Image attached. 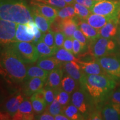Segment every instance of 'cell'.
I'll return each instance as SVG.
<instances>
[{
  "label": "cell",
  "mask_w": 120,
  "mask_h": 120,
  "mask_svg": "<svg viewBox=\"0 0 120 120\" xmlns=\"http://www.w3.org/2000/svg\"><path fill=\"white\" fill-rule=\"evenodd\" d=\"M76 82L77 81L75 79L67 74L62 78L61 81V87L66 92L70 94L76 90L77 88Z\"/></svg>",
  "instance_id": "obj_28"
},
{
  "label": "cell",
  "mask_w": 120,
  "mask_h": 120,
  "mask_svg": "<svg viewBox=\"0 0 120 120\" xmlns=\"http://www.w3.org/2000/svg\"><path fill=\"white\" fill-rule=\"evenodd\" d=\"M116 40L99 37L95 40L91 41L89 52L94 58H97L113 54L117 50Z\"/></svg>",
  "instance_id": "obj_4"
},
{
  "label": "cell",
  "mask_w": 120,
  "mask_h": 120,
  "mask_svg": "<svg viewBox=\"0 0 120 120\" xmlns=\"http://www.w3.org/2000/svg\"><path fill=\"white\" fill-rule=\"evenodd\" d=\"M55 32L52 30H49L47 32L43 34L42 41L49 46V47H56L55 42V38H54Z\"/></svg>",
  "instance_id": "obj_36"
},
{
  "label": "cell",
  "mask_w": 120,
  "mask_h": 120,
  "mask_svg": "<svg viewBox=\"0 0 120 120\" xmlns=\"http://www.w3.org/2000/svg\"><path fill=\"white\" fill-rule=\"evenodd\" d=\"M110 98L111 101L120 104V87L111 93Z\"/></svg>",
  "instance_id": "obj_41"
},
{
  "label": "cell",
  "mask_w": 120,
  "mask_h": 120,
  "mask_svg": "<svg viewBox=\"0 0 120 120\" xmlns=\"http://www.w3.org/2000/svg\"><path fill=\"white\" fill-rule=\"evenodd\" d=\"M34 35L28 32L26 24L18 23L16 30V41L32 42Z\"/></svg>",
  "instance_id": "obj_23"
},
{
  "label": "cell",
  "mask_w": 120,
  "mask_h": 120,
  "mask_svg": "<svg viewBox=\"0 0 120 120\" xmlns=\"http://www.w3.org/2000/svg\"><path fill=\"white\" fill-rule=\"evenodd\" d=\"M62 66L66 74L71 76L80 84L81 83L85 73L82 71L77 61L64 62Z\"/></svg>",
  "instance_id": "obj_12"
},
{
  "label": "cell",
  "mask_w": 120,
  "mask_h": 120,
  "mask_svg": "<svg viewBox=\"0 0 120 120\" xmlns=\"http://www.w3.org/2000/svg\"><path fill=\"white\" fill-rule=\"evenodd\" d=\"M73 38L78 40L84 47L86 48L87 47V45L88 40L79 28H78L77 30H76L75 31L73 35Z\"/></svg>",
  "instance_id": "obj_39"
},
{
  "label": "cell",
  "mask_w": 120,
  "mask_h": 120,
  "mask_svg": "<svg viewBox=\"0 0 120 120\" xmlns=\"http://www.w3.org/2000/svg\"><path fill=\"white\" fill-rule=\"evenodd\" d=\"M17 23L1 19L0 20V41L1 45L8 46L16 42Z\"/></svg>",
  "instance_id": "obj_7"
},
{
  "label": "cell",
  "mask_w": 120,
  "mask_h": 120,
  "mask_svg": "<svg viewBox=\"0 0 120 120\" xmlns=\"http://www.w3.org/2000/svg\"><path fill=\"white\" fill-rule=\"evenodd\" d=\"M92 13L112 19H120V0H101L97 1L91 9Z\"/></svg>",
  "instance_id": "obj_5"
},
{
  "label": "cell",
  "mask_w": 120,
  "mask_h": 120,
  "mask_svg": "<svg viewBox=\"0 0 120 120\" xmlns=\"http://www.w3.org/2000/svg\"><path fill=\"white\" fill-rule=\"evenodd\" d=\"M64 70L61 68L55 69L49 73L46 86L51 88L54 91L61 88V81L64 76Z\"/></svg>",
  "instance_id": "obj_17"
},
{
  "label": "cell",
  "mask_w": 120,
  "mask_h": 120,
  "mask_svg": "<svg viewBox=\"0 0 120 120\" xmlns=\"http://www.w3.org/2000/svg\"><path fill=\"white\" fill-rule=\"evenodd\" d=\"M80 19L76 16L71 19H62L61 21V31L67 37L73 38L75 31L79 28V23Z\"/></svg>",
  "instance_id": "obj_20"
},
{
  "label": "cell",
  "mask_w": 120,
  "mask_h": 120,
  "mask_svg": "<svg viewBox=\"0 0 120 120\" xmlns=\"http://www.w3.org/2000/svg\"><path fill=\"white\" fill-rule=\"evenodd\" d=\"M1 71L13 81L21 82L26 79L27 70L25 63L10 45L1 52Z\"/></svg>",
  "instance_id": "obj_1"
},
{
  "label": "cell",
  "mask_w": 120,
  "mask_h": 120,
  "mask_svg": "<svg viewBox=\"0 0 120 120\" xmlns=\"http://www.w3.org/2000/svg\"><path fill=\"white\" fill-rule=\"evenodd\" d=\"M77 62L80 66L82 71L87 75H107L97 61L96 58L92 61L85 62L79 61Z\"/></svg>",
  "instance_id": "obj_15"
},
{
  "label": "cell",
  "mask_w": 120,
  "mask_h": 120,
  "mask_svg": "<svg viewBox=\"0 0 120 120\" xmlns=\"http://www.w3.org/2000/svg\"><path fill=\"white\" fill-rule=\"evenodd\" d=\"M30 100H31V103H32L34 114L40 115L45 111V109L47 107L46 101L42 100L41 99L36 98L33 95L31 96Z\"/></svg>",
  "instance_id": "obj_30"
},
{
  "label": "cell",
  "mask_w": 120,
  "mask_h": 120,
  "mask_svg": "<svg viewBox=\"0 0 120 120\" xmlns=\"http://www.w3.org/2000/svg\"><path fill=\"white\" fill-rule=\"evenodd\" d=\"M62 62L55 57H40L36 61V65L45 71L50 72L55 69L61 67L63 64Z\"/></svg>",
  "instance_id": "obj_19"
},
{
  "label": "cell",
  "mask_w": 120,
  "mask_h": 120,
  "mask_svg": "<svg viewBox=\"0 0 120 120\" xmlns=\"http://www.w3.org/2000/svg\"><path fill=\"white\" fill-rule=\"evenodd\" d=\"M32 12L33 20L35 22L36 25L39 30L43 34L49 31L50 28L51 22L45 17L42 16L36 12Z\"/></svg>",
  "instance_id": "obj_25"
},
{
  "label": "cell",
  "mask_w": 120,
  "mask_h": 120,
  "mask_svg": "<svg viewBox=\"0 0 120 120\" xmlns=\"http://www.w3.org/2000/svg\"><path fill=\"white\" fill-rule=\"evenodd\" d=\"M86 90L83 87L77 90L72 96L71 102L84 116L87 115L90 111V102L88 100Z\"/></svg>",
  "instance_id": "obj_9"
},
{
  "label": "cell",
  "mask_w": 120,
  "mask_h": 120,
  "mask_svg": "<svg viewBox=\"0 0 120 120\" xmlns=\"http://www.w3.org/2000/svg\"><path fill=\"white\" fill-rule=\"evenodd\" d=\"M54 38H55V42L56 47L57 49L63 47V45L64 40H65L66 36L64 34L62 31L55 32L54 34Z\"/></svg>",
  "instance_id": "obj_38"
},
{
  "label": "cell",
  "mask_w": 120,
  "mask_h": 120,
  "mask_svg": "<svg viewBox=\"0 0 120 120\" xmlns=\"http://www.w3.org/2000/svg\"><path fill=\"white\" fill-rule=\"evenodd\" d=\"M76 16V14L73 4H68L64 8L58 10L57 17L61 19H71Z\"/></svg>",
  "instance_id": "obj_31"
},
{
  "label": "cell",
  "mask_w": 120,
  "mask_h": 120,
  "mask_svg": "<svg viewBox=\"0 0 120 120\" xmlns=\"http://www.w3.org/2000/svg\"><path fill=\"white\" fill-rule=\"evenodd\" d=\"M55 92V96L58 101L59 102L61 106H62L63 109L67 106L70 102V94L64 91L62 88L54 91Z\"/></svg>",
  "instance_id": "obj_32"
},
{
  "label": "cell",
  "mask_w": 120,
  "mask_h": 120,
  "mask_svg": "<svg viewBox=\"0 0 120 120\" xmlns=\"http://www.w3.org/2000/svg\"><path fill=\"white\" fill-rule=\"evenodd\" d=\"M25 97L21 94L18 93L9 98L4 104V109L12 117L19 109V108Z\"/></svg>",
  "instance_id": "obj_18"
},
{
  "label": "cell",
  "mask_w": 120,
  "mask_h": 120,
  "mask_svg": "<svg viewBox=\"0 0 120 120\" xmlns=\"http://www.w3.org/2000/svg\"><path fill=\"white\" fill-rule=\"evenodd\" d=\"M90 96L95 99L105 98L116 86L115 79L108 75H84L81 83Z\"/></svg>",
  "instance_id": "obj_3"
},
{
  "label": "cell",
  "mask_w": 120,
  "mask_h": 120,
  "mask_svg": "<svg viewBox=\"0 0 120 120\" xmlns=\"http://www.w3.org/2000/svg\"><path fill=\"white\" fill-rule=\"evenodd\" d=\"M75 2L83 5L91 10L96 2L93 0H75Z\"/></svg>",
  "instance_id": "obj_43"
},
{
  "label": "cell",
  "mask_w": 120,
  "mask_h": 120,
  "mask_svg": "<svg viewBox=\"0 0 120 120\" xmlns=\"http://www.w3.org/2000/svg\"><path fill=\"white\" fill-rule=\"evenodd\" d=\"M47 80L39 77H34L27 79L25 84L24 92L26 96H31L34 93L42 89Z\"/></svg>",
  "instance_id": "obj_14"
},
{
  "label": "cell",
  "mask_w": 120,
  "mask_h": 120,
  "mask_svg": "<svg viewBox=\"0 0 120 120\" xmlns=\"http://www.w3.org/2000/svg\"><path fill=\"white\" fill-rule=\"evenodd\" d=\"M35 120H55V117L49 113V112L46 111L43 114H40V115L36 116L34 117Z\"/></svg>",
  "instance_id": "obj_44"
},
{
  "label": "cell",
  "mask_w": 120,
  "mask_h": 120,
  "mask_svg": "<svg viewBox=\"0 0 120 120\" xmlns=\"http://www.w3.org/2000/svg\"><path fill=\"white\" fill-rule=\"evenodd\" d=\"M35 46L37 53L38 54L39 58L47 57L54 56L58 49L56 47H49L42 41L37 43L36 45H35Z\"/></svg>",
  "instance_id": "obj_24"
},
{
  "label": "cell",
  "mask_w": 120,
  "mask_h": 120,
  "mask_svg": "<svg viewBox=\"0 0 120 120\" xmlns=\"http://www.w3.org/2000/svg\"><path fill=\"white\" fill-rule=\"evenodd\" d=\"M49 72L45 71L38 66H33L29 67L27 70V75L25 80L31 78L39 77L47 80Z\"/></svg>",
  "instance_id": "obj_26"
},
{
  "label": "cell",
  "mask_w": 120,
  "mask_h": 120,
  "mask_svg": "<svg viewBox=\"0 0 120 120\" xmlns=\"http://www.w3.org/2000/svg\"><path fill=\"white\" fill-rule=\"evenodd\" d=\"M34 1L49 4L58 9L64 8L68 5L64 0H34Z\"/></svg>",
  "instance_id": "obj_35"
},
{
  "label": "cell",
  "mask_w": 120,
  "mask_h": 120,
  "mask_svg": "<svg viewBox=\"0 0 120 120\" xmlns=\"http://www.w3.org/2000/svg\"><path fill=\"white\" fill-rule=\"evenodd\" d=\"M93 1H95V2H97V1H101V0H93Z\"/></svg>",
  "instance_id": "obj_49"
},
{
  "label": "cell",
  "mask_w": 120,
  "mask_h": 120,
  "mask_svg": "<svg viewBox=\"0 0 120 120\" xmlns=\"http://www.w3.org/2000/svg\"><path fill=\"white\" fill-rule=\"evenodd\" d=\"M73 38H71V37H67L66 38L65 40H64V45H63V47L65 49L68 51L72 52L73 53Z\"/></svg>",
  "instance_id": "obj_42"
},
{
  "label": "cell",
  "mask_w": 120,
  "mask_h": 120,
  "mask_svg": "<svg viewBox=\"0 0 120 120\" xmlns=\"http://www.w3.org/2000/svg\"><path fill=\"white\" fill-rule=\"evenodd\" d=\"M0 17L21 24L33 20L32 10L25 0H0Z\"/></svg>",
  "instance_id": "obj_2"
},
{
  "label": "cell",
  "mask_w": 120,
  "mask_h": 120,
  "mask_svg": "<svg viewBox=\"0 0 120 120\" xmlns=\"http://www.w3.org/2000/svg\"><path fill=\"white\" fill-rule=\"evenodd\" d=\"M10 45L25 64L34 63L39 58L35 45L32 42L17 41Z\"/></svg>",
  "instance_id": "obj_6"
},
{
  "label": "cell",
  "mask_w": 120,
  "mask_h": 120,
  "mask_svg": "<svg viewBox=\"0 0 120 120\" xmlns=\"http://www.w3.org/2000/svg\"><path fill=\"white\" fill-rule=\"evenodd\" d=\"M73 6L75 8L76 16L82 20L86 21L88 16L92 13V12L89 8L77 3L75 2Z\"/></svg>",
  "instance_id": "obj_33"
},
{
  "label": "cell",
  "mask_w": 120,
  "mask_h": 120,
  "mask_svg": "<svg viewBox=\"0 0 120 120\" xmlns=\"http://www.w3.org/2000/svg\"><path fill=\"white\" fill-rule=\"evenodd\" d=\"M62 113L65 115L69 120H84V116L81 112L79 111L75 105H68L63 109Z\"/></svg>",
  "instance_id": "obj_27"
},
{
  "label": "cell",
  "mask_w": 120,
  "mask_h": 120,
  "mask_svg": "<svg viewBox=\"0 0 120 120\" xmlns=\"http://www.w3.org/2000/svg\"><path fill=\"white\" fill-rule=\"evenodd\" d=\"M79 28L83 32L90 42L95 40L100 37L99 30L93 27L85 20L80 19L79 23Z\"/></svg>",
  "instance_id": "obj_21"
},
{
  "label": "cell",
  "mask_w": 120,
  "mask_h": 120,
  "mask_svg": "<svg viewBox=\"0 0 120 120\" xmlns=\"http://www.w3.org/2000/svg\"><path fill=\"white\" fill-rule=\"evenodd\" d=\"M88 120H102V115L100 112L95 111L92 113H90L88 115Z\"/></svg>",
  "instance_id": "obj_45"
},
{
  "label": "cell",
  "mask_w": 120,
  "mask_h": 120,
  "mask_svg": "<svg viewBox=\"0 0 120 120\" xmlns=\"http://www.w3.org/2000/svg\"><path fill=\"white\" fill-rule=\"evenodd\" d=\"M106 73L115 79H120V58L111 56L96 58Z\"/></svg>",
  "instance_id": "obj_8"
},
{
  "label": "cell",
  "mask_w": 120,
  "mask_h": 120,
  "mask_svg": "<svg viewBox=\"0 0 120 120\" xmlns=\"http://www.w3.org/2000/svg\"><path fill=\"white\" fill-rule=\"evenodd\" d=\"M34 111L31 100H24L17 112L12 116L13 120H31L34 119Z\"/></svg>",
  "instance_id": "obj_11"
},
{
  "label": "cell",
  "mask_w": 120,
  "mask_h": 120,
  "mask_svg": "<svg viewBox=\"0 0 120 120\" xmlns=\"http://www.w3.org/2000/svg\"><path fill=\"white\" fill-rule=\"evenodd\" d=\"M47 107V108L46 111L54 117L59 115L60 113H62L63 112L62 106H61V105L60 104L56 98H55L54 101Z\"/></svg>",
  "instance_id": "obj_34"
},
{
  "label": "cell",
  "mask_w": 120,
  "mask_h": 120,
  "mask_svg": "<svg viewBox=\"0 0 120 120\" xmlns=\"http://www.w3.org/2000/svg\"><path fill=\"white\" fill-rule=\"evenodd\" d=\"M55 120H68L69 118L65 115H63V113H60L59 115L55 116Z\"/></svg>",
  "instance_id": "obj_46"
},
{
  "label": "cell",
  "mask_w": 120,
  "mask_h": 120,
  "mask_svg": "<svg viewBox=\"0 0 120 120\" xmlns=\"http://www.w3.org/2000/svg\"><path fill=\"white\" fill-rule=\"evenodd\" d=\"M73 53L75 55H78L79 53H81L82 51L86 49V47H85L78 40L76 39L73 38Z\"/></svg>",
  "instance_id": "obj_40"
},
{
  "label": "cell",
  "mask_w": 120,
  "mask_h": 120,
  "mask_svg": "<svg viewBox=\"0 0 120 120\" xmlns=\"http://www.w3.org/2000/svg\"><path fill=\"white\" fill-rule=\"evenodd\" d=\"M118 19H111L104 26L99 30L100 37L106 38H114L116 37L118 32Z\"/></svg>",
  "instance_id": "obj_16"
},
{
  "label": "cell",
  "mask_w": 120,
  "mask_h": 120,
  "mask_svg": "<svg viewBox=\"0 0 120 120\" xmlns=\"http://www.w3.org/2000/svg\"><path fill=\"white\" fill-rule=\"evenodd\" d=\"M54 57L61 62H69V61H78L73 55V53L68 51L64 48L58 49Z\"/></svg>",
  "instance_id": "obj_29"
},
{
  "label": "cell",
  "mask_w": 120,
  "mask_h": 120,
  "mask_svg": "<svg viewBox=\"0 0 120 120\" xmlns=\"http://www.w3.org/2000/svg\"><path fill=\"white\" fill-rule=\"evenodd\" d=\"M101 113L104 120H120V104L110 101L105 105Z\"/></svg>",
  "instance_id": "obj_13"
},
{
  "label": "cell",
  "mask_w": 120,
  "mask_h": 120,
  "mask_svg": "<svg viewBox=\"0 0 120 120\" xmlns=\"http://www.w3.org/2000/svg\"><path fill=\"white\" fill-rule=\"evenodd\" d=\"M68 4H73L75 2V0H64Z\"/></svg>",
  "instance_id": "obj_48"
},
{
  "label": "cell",
  "mask_w": 120,
  "mask_h": 120,
  "mask_svg": "<svg viewBox=\"0 0 120 120\" xmlns=\"http://www.w3.org/2000/svg\"><path fill=\"white\" fill-rule=\"evenodd\" d=\"M31 8L32 11L36 12L47 19L51 23L56 19L59 10L49 4L36 1L31 2Z\"/></svg>",
  "instance_id": "obj_10"
},
{
  "label": "cell",
  "mask_w": 120,
  "mask_h": 120,
  "mask_svg": "<svg viewBox=\"0 0 120 120\" xmlns=\"http://www.w3.org/2000/svg\"><path fill=\"white\" fill-rule=\"evenodd\" d=\"M112 19H115L92 13L86 19V21L96 29L100 30Z\"/></svg>",
  "instance_id": "obj_22"
},
{
  "label": "cell",
  "mask_w": 120,
  "mask_h": 120,
  "mask_svg": "<svg viewBox=\"0 0 120 120\" xmlns=\"http://www.w3.org/2000/svg\"><path fill=\"white\" fill-rule=\"evenodd\" d=\"M116 40L118 44L120 46V25L118 26V32L117 34V35L116 36Z\"/></svg>",
  "instance_id": "obj_47"
},
{
  "label": "cell",
  "mask_w": 120,
  "mask_h": 120,
  "mask_svg": "<svg viewBox=\"0 0 120 120\" xmlns=\"http://www.w3.org/2000/svg\"><path fill=\"white\" fill-rule=\"evenodd\" d=\"M119 25H120V19H119Z\"/></svg>",
  "instance_id": "obj_50"
},
{
  "label": "cell",
  "mask_w": 120,
  "mask_h": 120,
  "mask_svg": "<svg viewBox=\"0 0 120 120\" xmlns=\"http://www.w3.org/2000/svg\"><path fill=\"white\" fill-rule=\"evenodd\" d=\"M44 94L45 101L47 104V106H49L55 98L54 90L51 88L46 86L44 88Z\"/></svg>",
  "instance_id": "obj_37"
}]
</instances>
